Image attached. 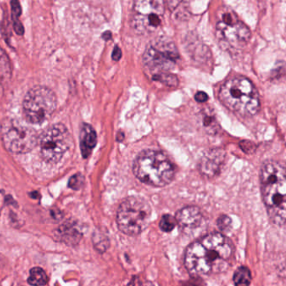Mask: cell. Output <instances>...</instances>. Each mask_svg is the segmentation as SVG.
<instances>
[{
    "instance_id": "cell-21",
    "label": "cell",
    "mask_w": 286,
    "mask_h": 286,
    "mask_svg": "<svg viewBox=\"0 0 286 286\" xmlns=\"http://www.w3.org/2000/svg\"><path fill=\"white\" fill-rule=\"evenodd\" d=\"M176 226H177V223L175 221V217H173L170 214H164L160 218V223H159L160 230L164 233L172 232Z\"/></svg>"
},
{
    "instance_id": "cell-25",
    "label": "cell",
    "mask_w": 286,
    "mask_h": 286,
    "mask_svg": "<svg viewBox=\"0 0 286 286\" xmlns=\"http://www.w3.org/2000/svg\"><path fill=\"white\" fill-rule=\"evenodd\" d=\"M203 124L205 128L213 130V129H216L215 125L217 124L215 117L211 113H208V112L206 111L203 114Z\"/></svg>"
},
{
    "instance_id": "cell-12",
    "label": "cell",
    "mask_w": 286,
    "mask_h": 286,
    "mask_svg": "<svg viewBox=\"0 0 286 286\" xmlns=\"http://www.w3.org/2000/svg\"><path fill=\"white\" fill-rule=\"evenodd\" d=\"M175 221L185 233H193L201 228L205 221L203 210L198 206H186L175 213Z\"/></svg>"
},
{
    "instance_id": "cell-30",
    "label": "cell",
    "mask_w": 286,
    "mask_h": 286,
    "mask_svg": "<svg viewBox=\"0 0 286 286\" xmlns=\"http://www.w3.org/2000/svg\"><path fill=\"white\" fill-rule=\"evenodd\" d=\"M128 286H134V279H133V281L131 280V282Z\"/></svg>"
},
{
    "instance_id": "cell-7",
    "label": "cell",
    "mask_w": 286,
    "mask_h": 286,
    "mask_svg": "<svg viewBox=\"0 0 286 286\" xmlns=\"http://www.w3.org/2000/svg\"><path fill=\"white\" fill-rule=\"evenodd\" d=\"M0 134L6 150L12 154H26L38 145L37 132L16 119H5L0 126Z\"/></svg>"
},
{
    "instance_id": "cell-31",
    "label": "cell",
    "mask_w": 286,
    "mask_h": 286,
    "mask_svg": "<svg viewBox=\"0 0 286 286\" xmlns=\"http://www.w3.org/2000/svg\"><path fill=\"white\" fill-rule=\"evenodd\" d=\"M0 261H1V257H0Z\"/></svg>"
},
{
    "instance_id": "cell-18",
    "label": "cell",
    "mask_w": 286,
    "mask_h": 286,
    "mask_svg": "<svg viewBox=\"0 0 286 286\" xmlns=\"http://www.w3.org/2000/svg\"><path fill=\"white\" fill-rule=\"evenodd\" d=\"M47 282H48V277L44 269L39 267L31 268L28 278V283L31 285L44 286L46 285Z\"/></svg>"
},
{
    "instance_id": "cell-4",
    "label": "cell",
    "mask_w": 286,
    "mask_h": 286,
    "mask_svg": "<svg viewBox=\"0 0 286 286\" xmlns=\"http://www.w3.org/2000/svg\"><path fill=\"white\" fill-rule=\"evenodd\" d=\"M133 172L138 180L154 187H164L172 182L175 166L167 155L160 150L139 153L133 164Z\"/></svg>"
},
{
    "instance_id": "cell-22",
    "label": "cell",
    "mask_w": 286,
    "mask_h": 286,
    "mask_svg": "<svg viewBox=\"0 0 286 286\" xmlns=\"http://www.w3.org/2000/svg\"><path fill=\"white\" fill-rule=\"evenodd\" d=\"M153 80L162 82L163 84L169 86H177L179 84L177 76L168 72L155 74L153 76Z\"/></svg>"
},
{
    "instance_id": "cell-2",
    "label": "cell",
    "mask_w": 286,
    "mask_h": 286,
    "mask_svg": "<svg viewBox=\"0 0 286 286\" xmlns=\"http://www.w3.org/2000/svg\"><path fill=\"white\" fill-rule=\"evenodd\" d=\"M261 195L268 218L273 225L283 228L286 218L285 169L280 163L263 164L260 174Z\"/></svg>"
},
{
    "instance_id": "cell-8",
    "label": "cell",
    "mask_w": 286,
    "mask_h": 286,
    "mask_svg": "<svg viewBox=\"0 0 286 286\" xmlns=\"http://www.w3.org/2000/svg\"><path fill=\"white\" fill-rule=\"evenodd\" d=\"M56 104V94L51 89L47 86H34L24 99V116L31 124H42L52 115Z\"/></svg>"
},
{
    "instance_id": "cell-15",
    "label": "cell",
    "mask_w": 286,
    "mask_h": 286,
    "mask_svg": "<svg viewBox=\"0 0 286 286\" xmlns=\"http://www.w3.org/2000/svg\"><path fill=\"white\" fill-rule=\"evenodd\" d=\"M81 236L82 235L78 228L70 222L63 223L55 232L56 239L68 246L76 245L81 240Z\"/></svg>"
},
{
    "instance_id": "cell-26",
    "label": "cell",
    "mask_w": 286,
    "mask_h": 286,
    "mask_svg": "<svg viewBox=\"0 0 286 286\" xmlns=\"http://www.w3.org/2000/svg\"><path fill=\"white\" fill-rule=\"evenodd\" d=\"M180 286H206V283L203 278L190 277L189 280L184 281Z\"/></svg>"
},
{
    "instance_id": "cell-27",
    "label": "cell",
    "mask_w": 286,
    "mask_h": 286,
    "mask_svg": "<svg viewBox=\"0 0 286 286\" xmlns=\"http://www.w3.org/2000/svg\"><path fill=\"white\" fill-rule=\"evenodd\" d=\"M195 100L198 103H206L208 100V95L205 91H198L195 95Z\"/></svg>"
},
{
    "instance_id": "cell-14",
    "label": "cell",
    "mask_w": 286,
    "mask_h": 286,
    "mask_svg": "<svg viewBox=\"0 0 286 286\" xmlns=\"http://www.w3.org/2000/svg\"><path fill=\"white\" fill-rule=\"evenodd\" d=\"M97 141L98 138L95 129L90 124H82L80 130V147L83 158L86 159L90 156L96 147Z\"/></svg>"
},
{
    "instance_id": "cell-24",
    "label": "cell",
    "mask_w": 286,
    "mask_h": 286,
    "mask_svg": "<svg viewBox=\"0 0 286 286\" xmlns=\"http://www.w3.org/2000/svg\"><path fill=\"white\" fill-rule=\"evenodd\" d=\"M84 184V176L83 175L78 173L76 175H72L70 180H69L68 186L72 189V190H80L81 186Z\"/></svg>"
},
{
    "instance_id": "cell-1",
    "label": "cell",
    "mask_w": 286,
    "mask_h": 286,
    "mask_svg": "<svg viewBox=\"0 0 286 286\" xmlns=\"http://www.w3.org/2000/svg\"><path fill=\"white\" fill-rule=\"evenodd\" d=\"M234 252L233 241L224 233H209L185 248L184 265L193 278L216 275L228 270Z\"/></svg>"
},
{
    "instance_id": "cell-20",
    "label": "cell",
    "mask_w": 286,
    "mask_h": 286,
    "mask_svg": "<svg viewBox=\"0 0 286 286\" xmlns=\"http://www.w3.org/2000/svg\"><path fill=\"white\" fill-rule=\"evenodd\" d=\"M92 243H93L94 248L99 253H105L107 249L109 248V240L106 235L101 232H94L92 235Z\"/></svg>"
},
{
    "instance_id": "cell-9",
    "label": "cell",
    "mask_w": 286,
    "mask_h": 286,
    "mask_svg": "<svg viewBox=\"0 0 286 286\" xmlns=\"http://www.w3.org/2000/svg\"><path fill=\"white\" fill-rule=\"evenodd\" d=\"M38 145L41 157L45 161L56 164L73 145L72 138L62 124H52L39 136Z\"/></svg>"
},
{
    "instance_id": "cell-6",
    "label": "cell",
    "mask_w": 286,
    "mask_h": 286,
    "mask_svg": "<svg viewBox=\"0 0 286 286\" xmlns=\"http://www.w3.org/2000/svg\"><path fill=\"white\" fill-rule=\"evenodd\" d=\"M216 35L227 49L243 48L251 38L249 28L228 7L221 9L217 15Z\"/></svg>"
},
{
    "instance_id": "cell-29",
    "label": "cell",
    "mask_w": 286,
    "mask_h": 286,
    "mask_svg": "<svg viewBox=\"0 0 286 286\" xmlns=\"http://www.w3.org/2000/svg\"><path fill=\"white\" fill-rule=\"evenodd\" d=\"M112 35L110 32H105V33L103 35V38L105 40V41H109V39H111Z\"/></svg>"
},
{
    "instance_id": "cell-10",
    "label": "cell",
    "mask_w": 286,
    "mask_h": 286,
    "mask_svg": "<svg viewBox=\"0 0 286 286\" xmlns=\"http://www.w3.org/2000/svg\"><path fill=\"white\" fill-rule=\"evenodd\" d=\"M165 2L159 0H138L132 10V28L137 34L145 35L157 31L162 25Z\"/></svg>"
},
{
    "instance_id": "cell-16",
    "label": "cell",
    "mask_w": 286,
    "mask_h": 286,
    "mask_svg": "<svg viewBox=\"0 0 286 286\" xmlns=\"http://www.w3.org/2000/svg\"><path fill=\"white\" fill-rule=\"evenodd\" d=\"M233 280L235 286H250L253 280L250 269L247 266L238 267L233 273Z\"/></svg>"
},
{
    "instance_id": "cell-19",
    "label": "cell",
    "mask_w": 286,
    "mask_h": 286,
    "mask_svg": "<svg viewBox=\"0 0 286 286\" xmlns=\"http://www.w3.org/2000/svg\"><path fill=\"white\" fill-rule=\"evenodd\" d=\"M11 11H12L14 29H15L17 35L21 36V35H23L25 30H24L23 25L20 21V17H21L22 10H21V4L19 1L14 0L11 2Z\"/></svg>"
},
{
    "instance_id": "cell-5",
    "label": "cell",
    "mask_w": 286,
    "mask_h": 286,
    "mask_svg": "<svg viewBox=\"0 0 286 286\" xmlns=\"http://www.w3.org/2000/svg\"><path fill=\"white\" fill-rule=\"evenodd\" d=\"M152 209L150 203L139 197H129L123 201L117 210L116 223L122 233L135 237L150 225Z\"/></svg>"
},
{
    "instance_id": "cell-13",
    "label": "cell",
    "mask_w": 286,
    "mask_h": 286,
    "mask_svg": "<svg viewBox=\"0 0 286 286\" xmlns=\"http://www.w3.org/2000/svg\"><path fill=\"white\" fill-rule=\"evenodd\" d=\"M225 158V150L219 148L205 153L198 165L202 175L207 178H213L218 175L224 164Z\"/></svg>"
},
{
    "instance_id": "cell-28",
    "label": "cell",
    "mask_w": 286,
    "mask_h": 286,
    "mask_svg": "<svg viewBox=\"0 0 286 286\" xmlns=\"http://www.w3.org/2000/svg\"><path fill=\"white\" fill-rule=\"evenodd\" d=\"M122 57V51L121 49L119 48V46H115L113 54H112V58L115 61H118L121 59Z\"/></svg>"
},
{
    "instance_id": "cell-17",
    "label": "cell",
    "mask_w": 286,
    "mask_h": 286,
    "mask_svg": "<svg viewBox=\"0 0 286 286\" xmlns=\"http://www.w3.org/2000/svg\"><path fill=\"white\" fill-rule=\"evenodd\" d=\"M12 75L11 60L6 51L0 46V81L6 82Z\"/></svg>"
},
{
    "instance_id": "cell-23",
    "label": "cell",
    "mask_w": 286,
    "mask_h": 286,
    "mask_svg": "<svg viewBox=\"0 0 286 286\" xmlns=\"http://www.w3.org/2000/svg\"><path fill=\"white\" fill-rule=\"evenodd\" d=\"M232 224L233 221L231 219L230 217L226 214H222L219 216L217 220V226L218 229L220 230V233H228L232 229Z\"/></svg>"
},
{
    "instance_id": "cell-11",
    "label": "cell",
    "mask_w": 286,
    "mask_h": 286,
    "mask_svg": "<svg viewBox=\"0 0 286 286\" xmlns=\"http://www.w3.org/2000/svg\"><path fill=\"white\" fill-rule=\"evenodd\" d=\"M179 58L175 43L167 37H160L148 45L143 55V63L155 74L164 73L175 68Z\"/></svg>"
},
{
    "instance_id": "cell-3",
    "label": "cell",
    "mask_w": 286,
    "mask_h": 286,
    "mask_svg": "<svg viewBox=\"0 0 286 286\" xmlns=\"http://www.w3.org/2000/svg\"><path fill=\"white\" fill-rule=\"evenodd\" d=\"M218 97L226 108L240 116H253L260 107L258 90L245 76H235L228 79L221 86Z\"/></svg>"
}]
</instances>
